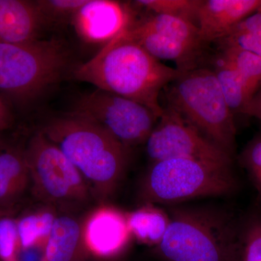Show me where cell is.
<instances>
[{
    "label": "cell",
    "mask_w": 261,
    "mask_h": 261,
    "mask_svg": "<svg viewBox=\"0 0 261 261\" xmlns=\"http://www.w3.org/2000/svg\"><path fill=\"white\" fill-rule=\"evenodd\" d=\"M126 29L80 65L75 78L140 103L161 117L163 108L160 94L180 71L151 56L130 39Z\"/></svg>",
    "instance_id": "6da1fadb"
},
{
    "label": "cell",
    "mask_w": 261,
    "mask_h": 261,
    "mask_svg": "<svg viewBox=\"0 0 261 261\" xmlns=\"http://www.w3.org/2000/svg\"><path fill=\"white\" fill-rule=\"evenodd\" d=\"M40 130L78 170L94 201L104 204L114 195L126 173L129 149L93 122L71 114L51 120Z\"/></svg>",
    "instance_id": "7a4b0ae2"
},
{
    "label": "cell",
    "mask_w": 261,
    "mask_h": 261,
    "mask_svg": "<svg viewBox=\"0 0 261 261\" xmlns=\"http://www.w3.org/2000/svg\"><path fill=\"white\" fill-rule=\"evenodd\" d=\"M166 232L155 247L166 261H236L240 219L208 207H171Z\"/></svg>",
    "instance_id": "3957f363"
},
{
    "label": "cell",
    "mask_w": 261,
    "mask_h": 261,
    "mask_svg": "<svg viewBox=\"0 0 261 261\" xmlns=\"http://www.w3.org/2000/svg\"><path fill=\"white\" fill-rule=\"evenodd\" d=\"M168 86L167 106L234 159L236 119L214 70L197 67L180 72Z\"/></svg>",
    "instance_id": "277c9868"
},
{
    "label": "cell",
    "mask_w": 261,
    "mask_h": 261,
    "mask_svg": "<svg viewBox=\"0 0 261 261\" xmlns=\"http://www.w3.org/2000/svg\"><path fill=\"white\" fill-rule=\"evenodd\" d=\"M232 168L182 158L152 163L142 180L140 197L145 203L176 204L228 195L238 187Z\"/></svg>",
    "instance_id": "5b68a950"
},
{
    "label": "cell",
    "mask_w": 261,
    "mask_h": 261,
    "mask_svg": "<svg viewBox=\"0 0 261 261\" xmlns=\"http://www.w3.org/2000/svg\"><path fill=\"white\" fill-rule=\"evenodd\" d=\"M68 63V51L57 39L0 43V92L33 99L57 83Z\"/></svg>",
    "instance_id": "8992f818"
},
{
    "label": "cell",
    "mask_w": 261,
    "mask_h": 261,
    "mask_svg": "<svg viewBox=\"0 0 261 261\" xmlns=\"http://www.w3.org/2000/svg\"><path fill=\"white\" fill-rule=\"evenodd\" d=\"M24 152L33 194L43 205L70 214L94 201L78 170L41 130Z\"/></svg>",
    "instance_id": "52a82bcc"
},
{
    "label": "cell",
    "mask_w": 261,
    "mask_h": 261,
    "mask_svg": "<svg viewBox=\"0 0 261 261\" xmlns=\"http://www.w3.org/2000/svg\"><path fill=\"white\" fill-rule=\"evenodd\" d=\"M70 114L93 122L128 149L145 144L160 118L140 103L99 89L81 98Z\"/></svg>",
    "instance_id": "ba28073f"
},
{
    "label": "cell",
    "mask_w": 261,
    "mask_h": 261,
    "mask_svg": "<svg viewBox=\"0 0 261 261\" xmlns=\"http://www.w3.org/2000/svg\"><path fill=\"white\" fill-rule=\"evenodd\" d=\"M145 145L147 157L152 163L182 158L233 166L234 160L168 106L163 108Z\"/></svg>",
    "instance_id": "9c48e42d"
},
{
    "label": "cell",
    "mask_w": 261,
    "mask_h": 261,
    "mask_svg": "<svg viewBox=\"0 0 261 261\" xmlns=\"http://www.w3.org/2000/svg\"><path fill=\"white\" fill-rule=\"evenodd\" d=\"M82 232L87 253L102 260L121 256L133 238L126 213L106 203L87 214L82 221Z\"/></svg>",
    "instance_id": "30bf717a"
},
{
    "label": "cell",
    "mask_w": 261,
    "mask_h": 261,
    "mask_svg": "<svg viewBox=\"0 0 261 261\" xmlns=\"http://www.w3.org/2000/svg\"><path fill=\"white\" fill-rule=\"evenodd\" d=\"M132 23L129 8L111 0H88L73 15L77 34L94 44L109 42Z\"/></svg>",
    "instance_id": "8fae6325"
},
{
    "label": "cell",
    "mask_w": 261,
    "mask_h": 261,
    "mask_svg": "<svg viewBox=\"0 0 261 261\" xmlns=\"http://www.w3.org/2000/svg\"><path fill=\"white\" fill-rule=\"evenodd\" d=\"M261 10V0H202L197 25L205 44L227 37L235 27Z\"/></svg>",
    "instance_id": "7c38bea8"
},
{
    "label": "cell",
    "mask_w": 261,
    "mask_h": 261,
    "mask_svg": "<svg viewBox=\"0 0 261 261\" xmlns=\"http://www.w3.org/2000/svg\"><path fill=\"white\" fill-rule=\"evenodd\" d=\"M44 20L36 2L0 0V43L37 39Z\"/></svg>",
    "instance_id": "4fadbf2b"
},
{
    "label": "cell",
    "mask_w": 261,
    "mask_h": 261,
    "mask_svg": "<svg viewBox=\"0 0 261 261\" xmlns=\"http://www.w3.org/2000/svg\"><path fill=\"white\" fill-rule=\"evenodd\" d=\"M86 254L82 222L72 214H58L44 246V260L84 261Z\"/></svg>",
    "instance_id": "5bb4252c"
},
{
    "label": "cell",
    "mask_w": 261,
    "mask_h": 261,
    "mask_svg": "<svg viewBox=\"0 0 261 261\" xmlns=\"http://www.w3.org/2000/svg\"><path fill=\"white\" fill-rule=\"evenodd\" d=\"M128 36L147 53L158 60L174 62L176 69L187 71L199 67L200 55L166 36L144 27L140 23H132L126 29Z\"/></svg>",
    "instance_id": "9a60e30c"
},
{
    "label": "cell",
    "mask_w": 261,
    "mask_h": 261,
    "mask_svg": "<svg viewBox=\"0 0 261 261\" xmlns=\"http://www.w3.org/2000/svg\"><path fill=\"white\" fill-rule=\"evenodd\" d=\"M30 185L24 151L0 149V207L8 211L23 197Z\"/></svg>",
    "instance_id": "2e32d148"
},
{
    "label": "cell",
    "mask_w": 261,
    "mask_h": 261,
    "mask_svg": "<svg viewBox=\"0 0 261 261\" xmlns=\"http://www.w3.org/2000/svg\"><path fill=\"white\" fill-rule=\"evenodd\" d=\"M212 66L211 69L214 70L225 99L235 119L239 116L247 117L252 97L241 75L220 51L212 60Z\"/></svg>",
    "instance_id": "e0dca14e"
},
{
    "label": "cell",
    "mask_w": 261,
    "mask_h": 261,
    "mask_svg": "<svg viewBox=\"0 0 261 261\" xmlns=\"http://www.w3.org/2000/svg\"><path fill=\"white\" fill-rule=\"evenodd\" d=\"M127 222L132 236L137 241L156 247L164 237L170 222V217L153 204L145 205L126 213Z\"/></svg>",
    "instance_id": "ac0fdd59"
},
{
    "label": "cell",
    "mask_w": 261,
    "mask_h": 261,
    "mask_svg": "<svg viewBox=\"0 0 261 261\" xmlns=\"http://www.w3.org/2000/svg\"><path fill=\"white\" fill-rule=\"evenodd\" d=\"M140 23L202 56L206 44L201 39L198 27L192 22L171 15L154 14Z\"/></svg>",
    "instance_id": "d6986e66"
},
{
    "label": "cell",
    "mask_w": 261,
    "mask_h": 261,
    "mask_svg": "<svg viewBox=\"0 0 261 261\" xmlns=\"http://www.w3.org/2000/svg\"><path fill=\"white\" fill-rule=\"evenodd\" d=\"M49 206L31 211L17 220L21 249L44 247L58 214Z\"/></svg>",
    "instance_id": "ffe728a7"
},
{
    "label": "cell",
    "mask_w": 261,
    "mask_h": 261,
    "mask_svg": "<svg viewBox=\"0 0 261 261\" xmlns=\"http://www.w3.org/2000/svg\"><path fill=\"white\" fill-rule=\"evenodd\" d=\"M220 53L241 75L251 97L261 88V58L240 47H220Z\"/></svg>",
    "instance_id": "44dd1931"
},
{
    "label": "cell",
    "mask_w": 261,
    "mask_h": 261,
    "mask_svg": "<svg viewBox=\"0 0 261 261\" xmlns=\"http://www.w3.org/2000/svg\"><path fill=\"white\" fill-rule=\"evenodd\" d=\"M236 261H261V212L240 219Z\"/></svg>",
    "instance_id": "7402d4cb"
},
{
    "label": "cell",
    "mask_w": 261,
    "mask_h": 261,
    "mask_svg": "<svg viewBox=\"0 0 261 261\" xmlns=\"http://www.w3.org/2000/svg\"><path fill=\"white\" fill-rule=\"evenodd\" d=\"M135 3L154 14L178 17L197 25V13L202 0H138Z\"/></svg>",
    "instance_id": "603a6c76"
},
{
    "label": "cell",
    "mask_w": 261,
    "mask_h": 261,
    "mask_svg": "<svg viewBox=\"0 0 261 261\" xmlns=\"http://www.w3.org/2000/svg\"><path fill=\"white\" fill-rule=\"evenodd\" d=\"M240 166L246 170L257 192L261 212V132L255 135L239 154Z\"/></svg>",
    "instance_id": "cb8c5ba5"
},
{
    "label": "cell",
    "mask_w": 261,
    "mask_h": 261,
    "mask_svg": "<svg viewBox=\"0 0 261 261\" xmlns=\"http://www.w3.org/2000/svg\"><path fill=\"white\" fill-rule=\"evenodd\" d=\"M20 250L17 220L6 215L0 219V260L18 261Z\"/></svg>",
    "instance_id": "d4e9b609"
},
{
    "label": "cell",
    "mask_w": 261,
    "mask_h": 261,
    "mask_svg": "<svg viewBox=\"0 0 261 261\" xmlns=\"http://www.w3.org/2000/svg\"><path fill=\"white\" fill-rule=\"evenodd\" d=\"M87 2L88 0H43L36 3L45 18V15L58 18L74 15Z\"/></svg>",
    "instance_id": "484cf974"
},
{
    "label": "cell",
    "mask_w": 261,
    "mask_h": 261,
    "mask_svg": "<svg viewBox=\"0 0 261 261\" xmlns=\"http://www.w3.org/2000/svg\"><path fill=\"white\" fill-rule=\"evenodd\" d=\"M220 47H240L252 51L261 58V37L250 35H231L218 41Z\"/></svg>",
    "instance_id": "4316f807"
},
{
    "label": "cell",
    "mask_w": 261,
    "mask_h": 261,
    "mask_svg": "<svg viewBox=\"0 0 261 261\" xmlns=\"http://www.w3.org/2000/svg\"><path fill=\"white\" fill-rule=\"evenodd\" d=\"M231 35L261 37V10L247 17L238 24L228 36Z\"/></svg>",
    "instance_id": "83f0119b"
},
{
    "label": "cell",
    "mask_w": 261,
    "mask_h": 261,
    "mask_svg": "<svg viewBox=\"0 0 261 261\" xmlns=\"http://www.w3.org/2000/svg\"><path fill=\"white\" fill-rule=\"evenodd\" d=\"M247 117H253L261 121V88L252 98L247 111Z\"/></svg>",
    "instance_id": "f1b7e54d"
},
{
    "label": "cell",
    "mask_w": 261,
    "mask_h": 261,
    "mask_svg": "<svg viewBox=\"0 0 261 261\" xmlns=\"http://www.w3.org/2000/svg\"><path fill=\"white\" fill-rule=\"evenodd\" d=\"M10 115L8 109L0 97V132L5 129L9 125Z\"/></svg>",
    "instance_id": "f546056e"
},
{
    "label": "cell",
    "mask_w": 261,
    "mask_h": 261,
    "mask_svg": "<svg viewBox=\"0 0 261 261\" xmlns=\"http://www.w3.org/2000/svg\"><path fill=\"white\" fill-rule=\"evenodd\" d=\"M7 212H8V211L5 210V209H3L0 207V219H1L3 216H6Z\"/></svg>",
    "instance_id": "4dcf8cb0"
}]
</instances>
